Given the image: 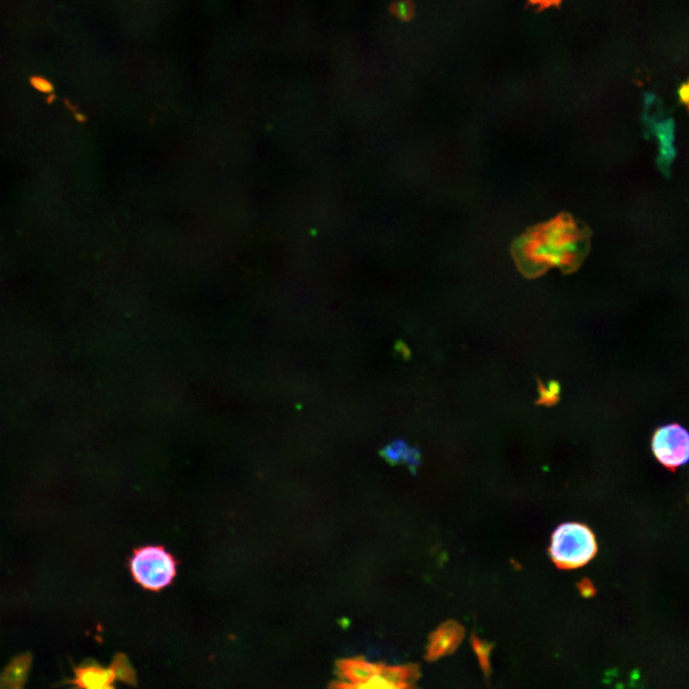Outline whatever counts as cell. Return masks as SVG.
Masks as SVG:
<instances>
[{
    "label": "cell",
    "instance_id": "1",
    "mask_svg": "<svg viewBox=\"0 0 689 689\" xmlns=\"http://www.w3.org/2000/svg\"><path fill=\"white\" fill-rule=\"evenodd\" d=\"M591 232L570 215L528 230L512 245V256L527 277L544 274L551 268L574 272L588 255Z\"/></svg>",
    "mask_w": 689,
    "mask_h": 689
},
{
    "label": "cell",
    "instance_id": "2",
    "mask_svg": "<svg viewBox=\"0 0 689 689\" xmlns=\"http://www.w3.org/2000/svg\"><path fill=\"white\" fill-rule=\"evenodd\" d=\"M596 553V536L586 524L564 523L551 535V558L559 569L583 567L593 559Z\"/></svg>",
    "mask_w": 689,
    "mask_h": 689
},
{
    "label": "cell",
    "instance_id": "3",
    "mask_svg": "<svg viewBox=\"0 0 689 689\" xmlns=\"http://www.w3.org/2000/svg\"><path fill=\"white\" fill-rule=\"evenodd\" d=\"M130 567L135 581L151 591L166 588L176 575L175 558L159 546L138 548L130 558Z\"/></svg>",
    "mask_w": 689,
    "mask_h": 689
},
{
    "label": "cell",
    "instance_id": "4",
    "mask_svg": "<svg viewBox=\"0 0 689 689\" xmlns=\"http://www.w3.org/2000/svg\"><path fill=\"white\" fill-rule=\"evenodd\" d=\"M651 448L662 466L676 472L677 468L689 461V432L679 423L657 428L652 436Z\"/></svg>",
    "mask_w": 689,
    "mask_h": 689
},
{
    "label": "cell",
    "instance_id": "5",
    "mask_svg": "<svg viewBox=\"0 0 689 689\" xmlns=\"http://www.w3.org/2000/svg\"><path fill=\"white\" fill-rule=\"evenodd\" d=\"M466 636L463 626L454 620L442 623L430 635L426 648L427 661L435 662L458 649Z\"/></svg>",
    "mask_w": 689,
    "mask_h": 689
},
{
    "label": "cell",
    "instance_id": "6",
    "mask_svg": "<svg viewBox=\"0 0 689 689\" xmlns=\"http://www.w3.org/2000/svg\"><path fill=\"white\" fill-rule=\"evenodd\" d=\"M383 664L367 662L363 657H347L336 664L338 676L352 685H364L381 673Z\"/></svg>",
    "mask_w": 689,
    "mask_h": 689
},
{
    "label": "cell",
    "instance_id": "7",
    "mask_svg": "<svg viewBox=\"0 0 689 689\" xmlns=\"http://www.w3.org/2000/svg\"><path fill=\"white\" fill-rule=\"evenodd\" d=\"M114 680L115 675L110 667L105 669L98 666H86L76 669L72 684L80 689H103Z\"/></svg>",
    "mask_w": 689,
    "mask_h": 689
},
{
    "label": "cell",
    "instance_id": "8",
    "mask_svg": "<svg viewBox=\"0 0 689 689\" xmlns=\"http://www.w3.org/2000/svg\"><path fill=\"white\" fill-rule=\"evenodd\" d=\"M380 675L395 685L406 686L413 685V681L420 676V672L418 666L413 664L391 666L383 664Z\"/></svg>",
    "mask_w": 689,
    "mask_h": 689
},
{
    "label": "cell",
    "instance_id": "9",
    "mask_svg": "<svg viewBox=\"0 0 689 689\" xmlns=\"http://www.w3.org/2000/svg\"><path fill=\"white\" fill-rule=\"evenodd\" d=\"M29 661H30L29 657H21L9 666L0 678V688L21 689L24 677L27 673Z\"/></svg>",
    "mask_w": 689,
    "mask_h": 689
},
{
    "label": "cell",
    "instance_id": "10",
    "mask_svg": "<svg viewBox=\"0 0 689 689\" xmlns=\"http://www.w3.org/2000/svg\"><path fill=\"white\" fill-rule=\"evenodd\" d=\"M470 643L473 651L475 652L476 656L478 657L479 664H480L481 669H482L483 674H485V678H489L490 675H492V662H490V657H492L494 645L492 643L481 640L476 634L471 636Z\"/></svg>",
    "mask_w": 689,
    "mask_h": 689
},
{
    "label": "cell",
    "instance_id": "11",
    "mask_svg": "<svg viewBox=\"0 0 689 689\" xmlns=\"http://www.w3.org/2000/svg\"><path fill=\"white\" fill-rule=\"evenodd\" d=\"M110 668L114 673L115 679L125 681L128 684H135V672L132 668L129 660L124 655H119L115 657Z\"/></svg>",
    "mask_w": 689,
    "mask_h": 689
},
{
    "label": "cell",
    "instance_id": "12",
    "mask_svg": "<svg viewBox=\"0 0 689 689\" xmlns=\"http://www.w3.org/2000/svg\"><path fill=\"white\" fill-rule=\"evenodd\" d=\"M389 11L402 21H412L415 16V5L413 0H398L389 7Z\"/></svg>",
    "mask_w": 689,
    "mask_h": 689
},
{
    "label": "cell",
    "instance_id": "13",
    "mask_svg": "<svg viewBox=\"0 0 689 689\" xmlns=\"http://www.w3.org/2000/svg\"><path fill=\"white\" fill-rule=\"evenodd\" d=\"M539 394L538 403L547 406L555 404L559 400L560 385L557 382H548L547 385L539 384Z\"/></svg>",
    "mask_w": 689,
    "mask_h": 689
},
{
    "label": "cell",
    "instance_id": "14",
    "mask_svg": "<svg viewBox=\"0 0 689 689\" xmlns=\"http://www.w3.org/2000/svg\"><path fill=\"white\" fill-rule=\"evenodd\" d=\"M531 4L535 5L539 9H548L550 7H558L560 6L561 2L563 0H529Z\"/></svg>",
    "mask_w": 689,
    "mask_h": 689
},
{
    "label": "cell",
    "instance_id": "15",
    "mask_svg": "<svg viewBox=\"0 0 689 689\" xmlns=\"http://www.w3.org/2000/svg\"><path fill=\"white\" fill-rule=\"evenodd\" d=\"M32 84L33 86L38 89V90L43 92L50 91L51 88H51L50 84L48 83V82H46L45 80L40 78L33 79Z\"/></svg>",
    "mask_w": 689,
    "mask_h": 689
},
{
    "label": "cell",
    "instance_id": "16",
    "mask_svg": "<svg viewBox=\"0 0 689 689\" xmlns=\"http://www.w3.org/2000/svg\"><path fill=\"white\" fill-rule=\"evenodd\" d=\"M681 100L688 106L689 108V82L685 86H681L680 90Z\"/></svg>",
    "mask_w": 689,
    "mask_h": 689
},
{
    "label": "cell",
    "instance_id": "17",
    "mask_svg": "<svg viewBox=\"0 0 689 689\" xmlns=\"http://www.w3.org/2000/svg\"><path fill=\"white\" fill-rule=\"evenodd\" d=\"M581 593L586 596H591L594 594V587L592 586V584L589 581L583 582L581 584Z\"/></svg>",
    "mask_w": 689,
    "mask_h": 689
},
{
    "label": "cell",
    "instance_id": "18",
    "mask_svg": "<svg viewBox=\"0 0 689 689\" xmlns=\"http://www.w3.org/2000/svg\"><path fill=\"white\" fill-rule=\"evenodd\" d=\"M104 689H114V688H113V686L110 685V686H106V688H105Z\"/></svg>",
    "mask_w": 689,
    "mask_h": 689
}]
</instances>
